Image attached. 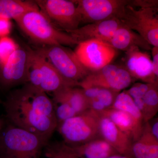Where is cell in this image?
<instances>
[{
  "mask_svg": "<svg viewBox=\"0 0 158 158\" xmlns=\"http://www.w3.org/2000/svg\"><path fill=\"white\" fill-rule=\"evenodd\" d=\"M8 121L48 141L58 123L52 100L29 83L3 102Z\"/></svg>",
  "mask_w": 158,
  "mask_h": 158,
  "instance_id": "1",
  "label": "cell"
},
{
  "mask_svg": "<svg viewBox=\"0 0 158 158\" xmlns=\"http://www.w3.org/2000/svg\"><path fill=\"white\" fill-rule=\"evenodd\" d=\"M48 142L8 122L0 133V158H40Z\"/></svg>",
  "mask_w": 158,
  "mask_h": 158,
  "instance_id": "2",
  "label": "cell"
},
{
  "mask_svg": "<svg viewBox=\"0 0 158 158\" xmlns=\"http://www.w3.org/2000/svg\"><path fill=\"white\" fill-rule=\"evenodd\" d=\"M15 20L32 41L43 46L78 44L70 34L57 29L40 10L30 11Z\"/></svg>",
  "mask_w": 158,
  "mask_h": 158,
  "instance_id": "3",
  "label": "cell"
},
{
  "mask_svg": "<svg viewBox=\"0 0 158 158\" xmlns=\"http://www.w3.org/2000/svg\"><path fill=\"white\" fill-rule=\"evenodd\" d=\"M100 118L98 113L89 109L59 123L56 130L66 145H81L101 137Z\"/></svg>",
  "mask_w": 158,
  "mask_h": 158,
  "instance_id": "4",
  "label": "cell"
},
{
  "mask_svg": "<svg viewBox=\"0 0 158 158\" xmlns=\"http://www.w3.org/2000/svg\"><path fill=\"white\" fill-rule=\"evenodd\" d=\"M117 18L123 26L137 32L152 47H158V9L139 8L127 4Z\"/></svg>",
  "mask_w": 158,
  "mask_h": 158,
  "instance_id": "5",
  "label": "cell"
},
{
  "mask_svg": "<svg viewBox=\"0 0 158 158\" xmlns=\"http://www.w3.org/2000/svg\"><path fill=\"white\" fill-rule=\"evenodd\" d=\"M67 81L81 82L90 73L70 49L62 45L43 46L37 50Z\"/></svg>",
  "mask_w": 158,
  "mask_h": 158,
  "instance_id": "6",
  "label": "cell"
},
{
  "mask_svg": "<svg viewBox=\"0 0 158 158\" xmlns=\"http://www.w3.org/2000/svg\"><path fill=\"white\" fill-rule=\"evenodd\" d=\"M40 10L52 23L65 32L79 28L81 23V16L73 1L37 0L34 1Z\"/></svg>",
  "mask_w": 158,
  "mask_h": 158,
  "instance_id": "7",
  "label": "cell"
},
{
  "mask_svg": "<svg viewBox=\"0 0 158 158\" xmlns=\"http://www.w3.org/2000/svg\"><path fill=\"white\" fill-rule=\"evenodd\" d=\"M133 78L124 67L110 64L97 71L90 73L77 84L84 88L97 87L120 92L131 85Z\"/></svg>",
  "mask_w": 158,
  "mask_h": 158,
  "instance_id": "8",
  "label": "cell"
},
{
  "mask_svg": "<svg viewBox=\"0 0 158 158\" xmlns=\"http://www.w3.org/2000/svg\"><path fill=\"white\" fill-rule=\"evenodd\" d=\"M117 51L104 41L90 40L78 44L74 52L82 65L91 73L110 64L117 55Z\"/></svg>",
  "mask_w": 158,
  "mask_h": 158,
  "instance_id": "9",
  "label": "cell"
},
{
  "mask_svg": "<svg viewBox=\"0 0 158 158\" xmlns=\"http://www.w3.org/2000/svg\"><path fill=\"white\" fill-rule=\"evenodd\" d=\"M30 50L19 48L7 62L0 66V88L9 90L28 83Z\"/></svg>",
  "mask_w": 158,
  "mask_h": 158,
  "instance_id": "10",
  "label": "cell"
},
{
  "mask_svg": "<svg viewBox=\"0 0 158 158\" xmlns=\"http://www.w3.org/2000/svg\"><path fill=\"white\" fill-rule=\"evenodd\" d=\"M81 22L90 23L118 17L127 4L126 0H76Z\"/></svg>",
  "mask_w": 158,
  "mask_h": 158,
  "instance_id": "11",
  "label": "cell"
},
{
  "mask_svg": "<svg viewBox=\"0 0 158 158\" xmlns=\"http://www.w3.org/2000/svg\"><path fill=\"white\" fill-rule=\"evenodd\" d=\"M125 54L124 67L133 79L147 84L158 83V77L153 72L151 57L147 52L134 47Z\"/></svg>",
  "mask_w": 158,
  "mask_h": 158,
  "instance_id": "12",
  "label": "cell"
},
{
  "mask_svg": "<svg viewBox=\"0 0 158 158\" xmlns=\"http://www.w3.org/2000/svg\"><path fill=\"white\" fill-rule=\"evenodd\" d=\"M116 17L88 23L76 30L66 32L79 44L90 40H98L107 42L121 26Z\"/></svg>",
  "mask_w": 158,
  "mask_h": 158,
  "instance_id": "13",
  "label": "cell"
},
{
  "mask_svg": "<svg viewBox=\"0 0 158 158\" xmlns=\"http://www.w3.org/2000/svg\"><path fill=\"white\" fill-rule=\"evenodd\" d=\"M99 115L100 137L107 142L119 154L133 157L131 152L133 141L110 118Z\"/></svg>",
  "mask_w": 158,
  "mask_h": 158,
  "instance_id": "14",
  "label": "cell"
},
{
  "mask_svg": "<svg viewBox=\"0 0 158 158\" xmlns=\"http://www.w3.org/2000/svg\"><path fill=\"white\" fill-rule=\"evenodd\" d=\"M36 52L42 76L40 90L45 93H54L66 87H77L75 83L69 81L63 77L37 50Z\"/></svg>",
  "mask_w": 158,
  "mask_h": 158,
  "instance_id": "15",
  "label": "cell"
},
{
  "mask_svg": "<svg viewBox=\"0 0 158 158\" xmlns=\"http://www.w3.org/2000/svg\"><path fill=\"white\" fill-rule=\"evenodd\" d=\"M98 113L110 118L133 142L138 140L141 136L145 123L137 121L127 112L111 108Z\"/></svg>",
  "mask_w": 158,
  "mask_h": 158,
  "instance_id": "16",
  "label": "cell"
},
{
  "mask_svg": "<svg viewBox=\"0 0 158 158\" xmlns=\"http://www.w3.org/2000/svg\"><path fill=\"white\" fill-rule=\"evenodd\" d=\"M63 143L69 151L79 158H107L119 154L101 137L77 146H68Z\"/></svg>",
  "mask_w": 158,
  "mask_h": 158,
  "instance_id": "17",
  "label": "cell"
},
{
  "mask_svg": "<svg viewBox=\"0 0 158 158\" xmlns=\"http://www.w3.org/2000/svg\"><path fill=\"white\" fill-rule=\"evenodd\" d=\"M118 50L126 52L134 47H137L144 51L151 50L150 45L137 32L122 26L116 31L110 40L106 42Z\"/></svg>",
  "mask_w": 158,
  "mask_h": 158,
  "instance_id": "18",
  "label": "cell"
},
{
  "mask_svg": "<svg viewBox=\"0 0 158 158\" xmlns=\"http://www.w3.org/2000/svg\"><path fill=\"white\" fill-rule=\"evenodd\" d=\"M53 102L65 103L70 106L77 115L89 110V101L83 89L75 87H66L53 93Z\"/></svg>",
  "mask_w": 158,
  "mask_h": 158,
  "instance_id": "19",
  "label": "cell"
},
{
  "mask_svg": "<svg viewBox=\"0 0 158 158\" xmlns=\"http://www.w3.org/2000/svg\"><path fill=\"white\" fill-rule=\"evenodd\" d=\"M131 152L134 158H158V140L152 134L149 123H145L141 136L133 142Z\"/></svg>",
  "mask_w": 158,
  "mask_h": 158,
  "instance_id": "20",
  "label": "cell"
},
{
  "mask_svg": "<svg viewBox=\"0 0 158 158\" xmlns=\"http://www.w3.org/2000/svg\"><path fill=\"white\" fill-rule=\"evenodd\" d=\"M40 10L34 1L0 0V15L15 20L30 11Z\"/></svg>",
  "mask_w": 158,
  "mask_h": 158,
  "instance_id": "21",
  "label": "cell"
},
{
  "mask_svg": "<svg viewBox=\"0 0 158 158\" xmlns=\"http://www.w3.org/2000/svg\"><path fill=\"white\" fill-rule=\"evenodd\" d=\"M158 83L152 84L143 96L144 107L141 114L144 123L154 118L158 111Z\"/></svg>",
  "mask_w": 158,
  "mask_h": 158,
  "instance_id": "22",
  "label": "cell"
},
{
  "mask_svg": "<svg viewBox=\"0 0 158 158\" xmlns=\"http://www.w3.org/2000/svg\"><path fill=\"white\" fill-rule=\"evenodd\" d=\"M111 108L127 112L137 121L144 124L141 112L136 106L132 98L129 95L126 90L118 94Z\"/></svg>",
  "mask_w": 158,
  "mask_h": 158,
  "instance_id": "23",
  "label": "cell"
},
{
  "mask_svg": "<svg viewBox=\"0 0 158 158\" xmlns=\"http://www.w3.org/2000/svg\"><path fill=\"white\" fill-rule=\"evenodd\" d=\"M44 155L48 158H79L69 151L62 143L48 142L44 148Z\"/></svg>",
  "mask_w": 158,
  "mask_h": 158,
  "instance_id": "24",
  "label": "cell"
},
{
  "mask_svg": "<svg viewBox=\"0 0 158 158\" xmlns=\"http://www.w3.org/2000/svg\"><path fill=\"white\" fill-rule=\"evenodd\" d=\"M19 48L10 37L6 36L0 38V66L5 64Z\"/></svg>",
  "mask_w": 158,
  "mask_h": 158,
  "instance_id": "25",
  "label": "cell"
},
{
  "mask_svg": "<svg viewBox=\"0 0 158 158\" xmlns=\"http://www.w3.org/2000/svg\"><path fill=\"white\" fill-rule=\"evenodd\" d=\"M52 102L58 125L69 118L77 115L73 108L67 104Z\"/></svg>",
  "mask_w": 158,
  "mask_h": 158,
  "instance_id": "26",
  "label": "cell"
},
{
  "mask_svg": "<svg viewBox=\"0 0 158 158\" xmlns=\"http://www.w3.org/2000/svg\"><path fill=\"white\" fill-rule=\"evenodd\" d=\"M119 93L106 88H98L95 99L102 103L106 109H109L112 107Z\"/></svg>",
  "mask_w": 158,
  "mask_h": 158,
  "instance_id": "27",
  "label": "cell"
},
{
  "mask_svg": "<svg viewBox=\"0 0 158 158\" xmlns=\"http://www.w3.org/2000/svg\"><path fill=\"white\" fill-rule=\"evenodd\" d=\"M129 4L134 7L158 9V1L156 0H132L129 1Z\"/></svg>",
  "mask_w": 158,
  "mask_h": 158,
  "instance_id": "28",
  "label": "cell"
},
{
  "mask_svg": "<svg viewBox=\"0 0 158 158\" xmlns=\"http://www.w3.org/2000/svg\"><path fill=\"white\" fill-rule=\"evenodd\" d=\"M10 20L0 15V38L8 36L10 34L11 28Z\"/></svg>",
  "mask_w": 158,
  "mask_h": 158,
  "instance_id": "29",
  "label": "cell"
},
{
  "mask_svg": "<svg viewBox=\"0 0 158 158\" xmlns=\"http://www.w3.org/2000/svg\"><path fill=\"white\" fill-rule=\"evenodd\" d=\"M151 50L153 72L158 77V47H153Z\"/></svg>",
  "mask_w": 158,
  "mask_h": 158,
  "instance_id": "30",
  "label": "cell"
},
{
  "mask_svg": "<svg viewBox=\"0 0 158 158\" xmlns=\"http://www.w3.org/2000/svg\"><path fill=\"white\" fill-rule=\"evenodd\" d=\"M88 101H89V108L90 110L98 113H100L107 109L102 103L95 99L89 100Z\"/></svg>",
  "mask_w": 158,
  "mask_h": 158,
  "instance_id": "31",
  "label": "cell"
},
{
  "mask_svg": "<svg viewBox=\"0 0 158 158\" xmlns=\"http://www.w3.org/2000/svg\"><path fill=\"white\" fill-rule=\"evenodd\" d=\"M149 123L151 132L153 136L158 140V118L154 119L151 123Z\"/></svg>",
  "mask_w": 158,
  "mask_h": 158,
  "instance_id": "32",
  "label": "cell"
},
{
  "mask_svg": "<svg viewBox=\"0 0 158 158\" xmlns=\"http://www.w3.org/2000/svg\"><path fill=\"white\" fill-rule=\"evenodd\" d=\"M107 158H134L131 157L127 156L122 155L120 154L114 155L110 156Z\"/></svg>",
  "mask_w": 158,
  "mask_h": 158,
  "instance_id": "33",
  "label": "cell"
},
{
  "mask_svg": "<svg viewBox=\"0 0 158 158\" xmlns=\"http://www.w3.org/2000/svg\"><path fill=\"white\" fill-rule=\"evenodd\" d=\"M4 124V122H3V120H2V119L0 118V133H1V131H2V128Z\"/></svg>",
  "mask_w": 158,
  "mask_h": 158,
  "instance_id": "34",
  "label": "cell"
},
{
  "mask_svg": "<svg viewBox=\"0 0 158 158\" xmlns=\"http://www.w3.org/2000/svg\"><path fill=\"white\" fill-rule=\"evenodd\" d=\"M3 102L0 99V104H2Z\"/></svg>",
  "mask_w": 158,
  "mask_h": 158,
  "instance_id": "35",
  "label": "cell"
}]
</instances>
